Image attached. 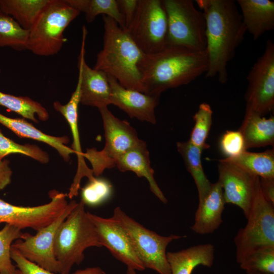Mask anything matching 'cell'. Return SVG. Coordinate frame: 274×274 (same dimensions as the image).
<instances>
[{
  "label": "cell",
  "mask_w": 274,
  "mask_h": 274,
  "mask_svg": "<svg viewBox=\"0 0 274 274\" xmlns=\"http://www.w3.org/2000/svg\"><path fill=\"white\" fill-rule=\"evenodd\" d=\"M206 21V53L208 67L206 78L217 76L225 83L228 79L227 65L243 41L246 29L235 1L196 0Z\"/></svg>",
  "instance_id": "6da1fadb"
},
{
  "label": "cell",
  "mask_w": 274,
  "mask_h": 274,
  "mask_svg": "<svg viewBox=\"0 0 274 274\" xmlns=\"http://www.w3.org/2000/svg\"><path fill=\"white\" fill-rule=\"evenodd\" d=\"M208 67L206 51L168 44L156 53L144 54L139 64L145 93L159 96L195 80Z\"/></svg>",
  "instance_id": "7a4b0ae2"
},
{
  "label": "cell",
  "mask_w": 274,
  "mask_h": 274,
  "mask_svg": "<svg viewBox=\"0 0 274 274\" xmlns=\"http://www.w3.org/2000/svg\"><path fill=\"white\" fill-rule=\"evenodd\" d=\"M103 47L93 68L115 78L123 87L145 93L139 64L144 53L112 18L102 15Z\"/></svg>",
  "instance_id": "3957f363"
},
{
  "label": "cell",
  "mask_w": 274,
  "mask_h": 274,
  "mask_svg": "<svg viewBox=\"0 0 274 274\" xmlns=\"http://www.w3.org/2000/svg\"><path fill=\"white\" fill-rule=\"evenodd\" d=\"M85 205L82 200L78 202L56 232L54 252L61 274H70L74 265L81 264L87 249L102 247Z\"/></svg>",
  "instance_id": "277c9868"
},
{
  "label": "cell",
  "mask_w": 274,
  "mask_h": 274,
  "mask_svg": "<svg viewBox=\"0 0 274 274\" xmlns=\"http://www.w3.org/2000/svg\"><path fill=\"white\" fill-rule=\"evenodd\" d=\"M80 13L66 0H49L29 30L28 50L41 56L57 54L67 40L64 30Z\"/></svg>",
  "instance_id": "5b68a950"
},
{
  "label": "cell",
  "mask_w": 274,
  "mask_h": 274,
  "mask_svg": "<svg viewBox=\"0 0 274 274\" xmlns=\"http://www.w3.org/2000/svg\"><path fill=\"white\" fill-rule=\"evenodd\" d=\"M247 219L245 227L239 229L234 238L239 264L258 250L274 247V206L263 196L259 177Z\"/></svg>",
  "instance_id": "8992f818"
},
{
  "label": "cell",
  "mask_w": 274,
  "mask_h": 274,
  "mask_svg": "<svg viewBox=\"0 0 274 274\" xmlns=\"http://www.w3.org/2000/svg\"><path fill=\"white\" fill-rule=\"evenodd\" d=\"M112 217L126 232L145 268L151 269L159 274H171L166 258L167 247L173 241L186 237V235H160L128 216L119 207L114 209Z\"/></svg>",
  "instance_id": "52a82bcc"
},
{
  "label": "cell",
  "mask_w": 274,
  "mask_h": 274,
  "mask_svg": "<svg viewBox=\"0 0 274 274\" xmlns=\"http://www.w3.org/2000/svg\"><path fill=\"white\" fill-rule=\"evenodd\" d=\"M103 122L106 143L100 151L87 149L83 156L92 166L94 176L98 177L106 169L115 167L118 158L141 142L135 129L126 120L116 117L105 107L98 109Z\"/></svg>",
  "instance_id": "ba28073f"
},
{
  "label": "cell",
  "mask_w": 274,
  "mask_h": 274,
  "mask_svg": "<svg viewBox=\"0 0 274 274\" xmlns=\"http://www.w3.org/2000/svg\"><path fill=\"white\" fill-rule=\"evenodd\" d=\"M168 23L167 44L206 50V21L192 0H162Z\"/></svg>",
  "instance_id": "9c48e42d"
},
{
  "label": "cell",
  "mask_w": 274,
  "mask_h": 274,
  "mask_svg": "<svg viewBox=\"0 0 274 274\" xmlns=\"http://www.w3.org/2000/svg\"><path fill=\"white\" fill-rule=\"evenodd\" d=\"M145 54L158 52L167 45V15L161 0H139L133 20L126 30Z\"/></svg>",
  "instance_id": "30bf717a"
},
{
  "label": "cell",
  "mask_w": 274,
  "mask_h": 274,
  "mask_svg": "<svg viewBox=\"0 0 274 274\" xmlns=\"http://www.w3.org/2000/svg\"><path fill=\"white\" fill-rule=\"evenodd\" d=\"M247 80L246 112L264 117L274 109V44L267 40L265 50L257 59Z\"/></svg>",
  "instance_id": "8fae6325"
},
{
  "label": "cell",
  "mask_w": 274,
  "mask_h": 274,
  "mask_svg": "<svg viewBox=\"0 0 274 274\" xmlns=\"http://www.w3.org/2000/svg\"><path fill=\"white\" fill-rule=\"evenodd\" d=\"M77 202L72 200L63 213L51 223L42 228L32 235L23 233L21 238L16 240L11 247L24 258L51 272L61 273V267L54 252L56 232Z\"/></svg>",
  "instance_id": "7c38bea8"
},
{
  "label": "cell",
  "mask_w": 274,
  "mask_h": 274,
  "mask_svg": "<svg viewBox=\"0 0 274 274\" xmlns=\"http://www.w3.org/2000/svg\"><path fill=\"white\" fill-rule=\"evenodd\" d=\"M50 201L35 207L18 206L0 199V224L5 223L21 230L31 228L37 232L51 223L65 210L67 194L56 190L49 191Z\"/></svg>",
  "instance_id": "4fadbf2b"
},
{
  "label": "cell",
  "mask_w": 274,
  "mask_h": 274,
  "mask_svg": "<svg viewBox=\"0 0 274 274\" xmlns=\"http://www.w3.org/2000/svg\"><path fill=\"white\" fill-rule=\"evenodd\" d=\"M87 214L95 227L102 247H105L127 268L136 271L146 269L136 254L126 232L113 218H103L89 212Z\"/></svg>",
  "instance_id": "5bb4252c"
},
{
  "label": "cell",
  "mask_w": 274,
  "mask_h": 274,
  "mask_svg": "<svg viewBox=\"0 0 274 274\" xmlns=\"http://www.w3.org/2000/svg\"><path fill=\"white\" fill-rule=\"evenodd\" d=\"M218 167V181L222 188L225 203L238 206L247 218L258 177L222 159L219 160Z\"/></svg>",
  "instance_id": "9a60e30c"
},
{
  "label": "cell",
  "mask_w": 274,
  "mask_h": 274,
  "mask_svg": "<svg viewBox=\"0 0 274 274\" xmlns=\"http://www.w3.org/2000/svg\"><path fill=\"white\" fill-rule=\"evenodd\" d=\"M87 30L82 27V41L78 58L79 75L81 78L80 103L98 109L111 104V89L108 75L91 68L85 60V45Z\"/></svg>",
  "instance_id": "2e32d148"
},
{
  "label": "cell",
  "mask_w": 274,
  "mask_h": 274,
  "mask_svg": "<svg viewBox=\"0 0 274 274\" xmlns=\"http://www.w3.org/2000/svg\"><path fill=\"white\" fill-rule=\"evenodd\" d=\"M108 78L111 89V104L118 107L131 118L156 123L155 109L158 105L160 96L125 88L112 76L108 75Z\"/></svg>",
  "instance_id": "e0dca14e"
},
{
  "label": "cell",
  "mask_w": 274,
  "mask_h": 274,
  "mask_svg": "<svg viewBox=\"0 0 274 274\" xmlns=\"http://www.w3.org/2000/svg\"><path fill=\"white\" fill-rule=\"evenodd\" d=\"M81 96V78L78 75L76 88L72 94L70 100L65 105H62L58 101L53 103L54 109L59 112L66 119L70 125L73 142L72 149L74 151L78 158V168L73 182L69 189L67 196L72 199L78 195L80 188L82 179L86 177L89 181L94 179L92 170L89 168L83 156V152L81 147L78 126V107L80 103Z\"/></svg>",
  "instance_id": "ac0fdd59"
},
{
  "label": "cell",
  "mask_w": 274,
  "mask_h": 274,
  "mask_svg": "<svg viewBox=\"0 0 274 274\" xmlns=\"http://www.w3.org/2000/svg\"><path fill=\"white\" fill-rule=\"evenodd\" d=\"M225 204L222 188L218 181L212 184L207 195L198 201L191 230L201 235L214 232L223 222L222 215Z\"/></svg>",
  "instance_id": "d6986e66"
},
{
  "label": "cell",
  "mask_w": 274,
  "mask_h": 274,
  "mask_svg": "<svg viewBox=\"0 0 274 274\" xmlns=\"http://www.w3.org/2000/svg\"><path fill=\"white\" fill-rule=\"evenodd\" d=\"M115 166L121 172L131 171L139 177L146 178L151 192L163 203H167L166 198L154 178V172L151 166L149 152L145 141L142 140L120 156L116 161Z\"/></svg>",
  "instance_id": "ffe728a7"
},
{
  "label": "cell",
  "mask_w": 274,
  "mask_h": 274,
  "mask_svg": "<svg viewBox=\"0 0 274 274\" xmlns=\"http://www.w3.org/2000/svg\"><path fill=\"white\" fill-rule=\"evenodd\" d=\"M246 29L256 41L274 29V2L269 0H237Z\"/></svg>",
  "instance_id": "44dd1931"
},
{
  "label": "cell",
  "mask_w": 274,
  "mask_h": 274,
  "mask_svg": "<svg viewBox=\"0 0 274 274\" xmlns=\"http://www.w3.org/2000/svg\"><path fill=\"white\" fill-rule=\"evenodd\" d=\"M214 246L210 243L190 247L176 252H167L171 274H192L201 265L211 267L214 260Z\"/></svg>",
  "instance_id": "7402d4cb"
},
{
  "label": "cell",
  "mask_w": 274,
  "mask_h": 274,
  "mask_svg": "<svg viewBox=\"0 0 274 274\" xmlns=\"http://www.w3.org/2000/svg\"><path fill=\"white\" fill-rule=\"evenodd\" d=\"M0 123L21 138H29L45 143L57 150L66 162L71 159L74 151L66 145L70 142L67 136H54L44 133L24 119L11 118L0 113Z\"/></svg>",
  "instance_id": "603a6c76"
},
{
  "label": "cell",
  "mask_w": 274,
  "mask_h": 274,
  "mask_svg": "<svg viewBox=\"0 0 274 274\" xmlns=\"http://www.w3.org/2000/svg\"><path fill=\"white\" fill-rule=\"evenodd\" d=\"M238 130L242 133L246 149L274 145V117L268 118L245 112Z\"/></svg>",
  "instance_id": "cb8c5ba5"
},
{
  "label": "cell",
  "mask_w": 274,
  "mask_h": 274,
  "mask_svg": "<svg viewBox=\"0 0 274 274\" xmlns=\"http://www.w3.org/2000/svg\"><path fill=\"white\" fill-rule=\"evenodd\" d=\"M222 160L256 177L274 179L273 149L256 153L246 150L237 156L226 157Z\"/></svg>",
  "instance_id": "d4e9b609"
},
{
  "label": "cell",
  "mask_w": 274,
  "mask_h": 274,
  "mask_svg": "<svg viewBox=\"0 0 274 274\" xmlns=\"http://www.w3.org/2000/svg\"><path fill=\"white\" fill-rule=\"evenodd\" d=\"M177 147L186 169L192 176L196 184L200 201L207 195L212 184L206 177L202 166L201 154L203 149L193 145L189 140L178 142Z\"/></svg>",
  "instance_id": "484cf974"
},
{
  "label": "cell",
  "mask_w": 274,
  "mask_h": 274,
  "mask_svg": "<svg viewBox=\"0 0 274 274\" xmlns=\"http://www.w3.org/2000/svg\"><path fill=\"white\" fill-rule=\"evenodd\" d=\"M49 0H0V10L29 30Z\"/></svg>",
  "instance_id": "4316f807"
},
{
  "label": "cell",
  "mask_w": 274,
  "mask_h": 274,
  "mask_svg": "<svg viewBox=\"0 0 274 274\" xmlns=\"http://www.w3.org/2000/svg\"><path fill=\"white\" fill-rule=\"evenodd\" d=\"M73 8L85 13L88 23L93 22L96 16L102 14L114 20L122 29L125 22L116 0H66Z\"/></svg>",
  "instance_id": "83f0119b"
},
{
  "label": "cell",
  "mask_w": 274,
  "mask_h": 274,
  "mask_svg": "<svg viewBox=\"0 0 274 274\" xmlns=\"http://www.w3.org/2000/svg\"><path fill=\"white\" fill-rule=\"evenodd\" d=\"M0 106L36 123L38 122L36 116L41 121L49 119L46 108L28 96H17L0 91Z\"/></svg>",
  "instance_id": "f1b7e54d"
},
{
  "label": "cell",
  "mask_w": 274,
  "mask_h": 274,
  "mask_svg": "<svg viewBox=\"0 0 274 274\" xmlns=\"http://www.w3.org/2000/svg\"><path fill=\"white\" fill-rule=\"evenodd\" d=\"M29 30L0 10V48L8 47L17 51L28 50Z\"/></svg>",
  "instance_id": "f546056e"
},
{
  "label": "cell",
  "mask_w": 274,
  "mask_h": 274,
  "mask_svg": "<svg viewBox=\"0 0 274 274\" xmlns=\"http://www.w3.org/2000/svg\"><path fill=\"white\" fill-rule=\"evenodd\" d=\"M23 234L21 229L8 224L0 230V274H17L10 251L13 243L21 238Z\"/></svg>",
  "instance_id": "4dcf8cb0"
},
{
  "label": "cell",
  "mask_w": 274,
  "mask_h": 274,
  "mask_svg": "<svg viewBox=\"0 0 274 274\" xmlns=\"http://www.w3.org/2000/svg\"><path fill=\"white\" fill-rule=\"evenodd\" d=\"M212 114L213 111L210 106L203 102L199 105L193 116L195 123L189 141L193 145L203 150L210 147L206 141L212 123Z\"/></svg>",
  "instance_id": "1f68e13d"
},
{
  "label": "cell",
  "mask_w": 274,
  "mask_h": 274,
  "mask_svg": "<svg viewBox=\"0 0 274 274\" xmlns=\"http://www.w3.org/2000/svg\"><path fill=\"white\" fill-rule=\"evenodd\" d=\"M11 154H20L27 156L42 163L49 161L48 153L35 145H21L5 136L0 130V160Z\"/></svg>",
  "instance_id": "d6a6232c"
},
{
  "label": "cell",
  "mask_w": 274,
  "mask_h": 274,
  "mask_svg": "<svg viewBox=\"0 0 274 274\" xmlns=\"http://www.w3.org/2000/svg\"><path fill=\"white\" fill-rule=\"evenodd\" d=\"M239 265L247 273L274 274V247L255 251Z\"/></svg>",
  "instance_id": "836d02e7"
},
{
  "label": "cell",
  "mask_w": 274,
  "mask_h": 274,
  "mask_svg": "<svg viewBox=\"0 0 274 274\" xmlns=\"http://www.w3.org/2000/svg\"><path fill=\"white\" fill-rule=\"evenodd\" d=\"M10 255L16 263L17 274H61L51 272L24 258L17 250L11 247ZM71 274V273H70ZM71 274H106L100 267H89L78 269Z\"/></svg>",
  "instance_id": "e575fe53"
},
{
  "label": "cell",
  "mask_w": 274,
  "mask_h": 274,
  "mask_svg": "<svg viewBox=\"0 0 274 274\" xmlns=\"http://www.w3.org/2000/svg\"><path fill=\"white\" fill-rule=\"evenodd\" d=\"M112 193V186L102 178H94L81 190L82 200L85 204L96 206L107 200Z\"/></svg>",
  "instance_id": "d590c367"
},
{
  "label": "cell",
  "mask_w": 274,
  "mask_h": 274,
  "mask_svg": "<svg viewBox=\"0 0 274 274\" xmlns=\"http://www.w3.org/2000/svg\"><path fill=\"white\" fill-rule=\"evenodd\" d=\"M220 148L226 157H233L247 150L242 133L236 131L227 130L220 141Z\"/></svg>",
  "instance_id": "8d00e7d4"
},
{
  "label": "cell",
  "mask_w": 274,
  "mask_h": 274,
  "mask_svg": "<svg viewBox=\"0 0 274 274\" xmlns=\"http://www.w3.org/2000/svg\"><path fill=\"white\" fill-rule=\"evenodd\" d=\"M117 2L124 19V30H126L133 20L139 0H117Z\"/></svg>",
  "instance_id": "74e56055"
},
{
  "label": "cell",
  "mask_w": 274,
  "mask_h": 274,
  "mask_svg": "<svg viewBox=\"0 0 274 274\" xmlns=\"http://www.w3.org/2000/svg\"><path fill=\"white\" fill-rule=\"evenodd\" d=\"M259 181L263 196L274 206V179L259 178Z\"/></svg>",
  "instance_id": "f35d334b"
},
{
  "label": "cell",
  "mask_w": 274,
  "mask_h": 274,
  "mask_svg": "<svg viewBox=\"0 0 274 274\" xmlns=\"http://www.w3.org/2000/svg\"><path fill=\"white\" fill-rule=\"evenodd\" d=\"M12 171L7 160H0V191L11 182Z\"/></svg>",
  "instance_id": "ab89813d"
},
{
  "label": "cell",
  "mask_w": 274,
  "mask_h": 274,
  "mask_svg": "<svg viewBox=\"0 0 274 274\" xmlns=\"http://www.w3.org/2000/svg\"><path fill=\"white\" fill-rule=\"evenodd\" d=\"M136 271V270L133 269L127 268L126 274H138Z\"/></svg>",
  "instance_id": "60d3db41"
},
{
  "label": "cell",
  "mask_w": 274,
  "mask_h": 274,
  "mask_svg": "<svg viewBox=\"0 0 274 274\" xmlns=\"http://www.w3.org/2000/svg\"><path fill=\"white\" fill-rule=\"evenodd\" d=\"M247 274H260V273H256V272H247Z\"/></svg>",
  "instance_id": "b9f144b4"
},
{
  "label": "cell",
  "mask_w": 274,
  "mask_h": 274,
  "mask_svg": "<svg viewBox=\"0 0 274 274\" xmlns=\"http://www.w3.org/2000/svg\"><path fill=\"white\" fill-rule=\"evenodd\" d=\"M1 68H0V74H1Z\"/></svg>",
  "instance_id": "7bdbcfd3"
}]
</instances>
